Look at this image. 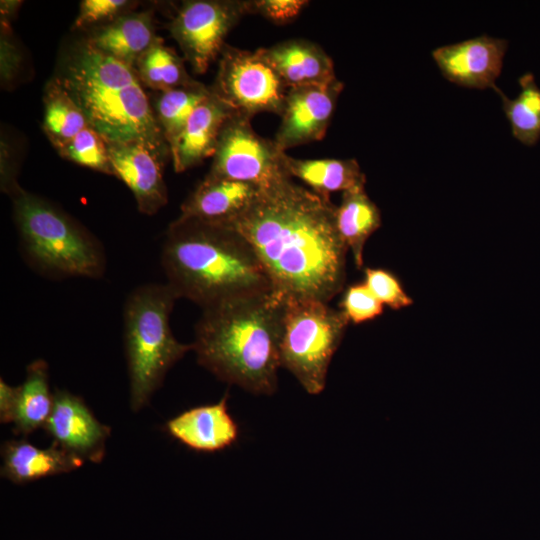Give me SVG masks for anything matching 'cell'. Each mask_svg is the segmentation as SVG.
Instances as JSON below:
<instances>
[{"label": "cell", "mask_w": 540, "mask_h": 540, "mask_svg": "<svg viewBox=\"0 0 540 540\" xmlns=\"http://www.w3.org/2000/svg\"><path fill=\"white\" fill-rule=\"evenodd\" d=\"M508 41L482 35L438 47L432 57L442 75L457 85L497 89L495 84L503 68Z\"/></svg>", "instance_id": "4fadbf2b"}, {"label": "cell", "mask_w": 540, "mask_h": 540, "mask_svg": "<svg viewBox=\"0 0 540 540\" xmlns=\"http://www.w3.org/2000/svg\"><path fill=\"white\" fill-rule=\"evenodd\" d=\"M363 282L384 307L401 310L414 303L400 279L387 269L366 267Z\"/></svg>", "instance_id": "f1b7e54d"}, {"label": "cell", "mask_w": 540, "mask_h": 540, "mask_svg": "<svg viewBox=\"0 0 540 540\" xmlns=\"http://www.w3.org/2000/svg\"><path fill=\"white\" fill-rule=\"evenodd\" d=\"M212 92L235 114L252 118L268 112L281 116L288 87L261 48H223Z\"/></svg>", "instance_id": "ba28073f"}, {"label": "cell", "mask_w": 540, "mask_h": 540, "mask_svg": "<svg viewBox=\"0 0 540 540\" xmlns=\"http://www.w3.org/2000/svg\"><path fill=\"white\" fill-rule=\"evenodd\" d=\"M85 114L57 77L46 86L43 130L56 150L87 128Z\"/></svg>", "instance_id": "cb8c5ba5"}, {"label": "cell", "mask_w": 540, "mask_h": 540, "mask_svg": "<svg viewBox=\"0 0 540 540\" xmlns=\"http://www.w3.org/2000/svg\"><path fill=\"white\" fill-rule=\"evenodd\" d=\"M250 122V118L235 113L227 119L206 176L245 182L259 189L290 177L287 154L274 140L258 135Z\"/></svg>", "instance_id": "9c48e42d"}, {"label": "cell", "mask_w": 540, "mask_h": 540, "mask_svg": "<svg viewBox=\"0 0 540 540\" xmlns=\"http://www.w3.org/2000/svg\"><path fill=\"white\" fill-rule=\"evenodd\" d=\"M143 85L158 92L196 82L186 71L184 60L159 38L135 63Z\"/></svg>", "instance_id": "484cf974"}, {"label": "cell", "mask_w": 540, "mask_h": 540, "mask_svg": "<svg viewBox=\"0 0 540 540\" xmlns=\"http://www.w3.org/2000/svg\"><path fill=\"white\" fill-rule=\"evenodd\" d=\"M57 151L60 156L78 165L102 173L113 174L108 145L90 126Z\"/></svg>", "instance_id": "83f0119b"}, {"label": "cell", "mask_w": 540, "mask_h": 540, "mask_svg": "<svg viewBox=\"0 0 540 540\" xmlns=\"http://www.w3.org/2000/svg\"><path fill=\"white\" fill-rule=\"evenodd\" d=\"M519 84L521 90L514 99L508 98L499 88L495 91L501 97L514 137L531 146L540 138V88L531 73L522 75Z\"/></svg>", "instance_id": "4316f807"}, {"label": "cell", "mask_w": 540, "mask_h": 540, "mask_svg": "<svg viewBox=\"0 0 540 540\" xmlns=\"http://www.w3.org/2000/svg\"><path fill=\"white\" fill-rule=\"evenodd\" d=\"M342 292L339 309L349 323L362 324L376 319L384 312V306L364 282L351 284Z\"/></svg>", "instance_id": "f546056e"}, {"label": "cell", "mask_w": 540, "mask_h": 540, "mask_svg": "<svg viewBox=\"0 0 540 540\" xmlns=\"http://www.w3.org/2000/svg\"><path fill=\"white\" fill-rule=\"evenodd\" d=\"M132 6L133 2L127 0H83L73 28L80 29L102 22L108 24L128 13Z\"/></svg>", "instance_id": "4dcf8cb0"}, {"label": "cell", "mask_w": 540, "mask_h": 540, "mask_svg": "<svg viewBox=\"0 0 540 540\" xmlns=\"http://www.w3.org/2000/svg\"><path fill=\"white\" fill-rule=\"evenodd\" d=\"M1 456V475L15 484L71 472L84 463L56 443L48 448H39L27 440L4 442Z\"/></svg>", "instance_id": "d6986e66"}, {"label": "cell", "mask_w": 540, "mask_h": 540, "mask_svg": "<svg viewBox=\"0 0 540 540\" xmlns=\"http://www.w3.org/2000/svg\"><path fill=\"white\" fill-rule=\"evenodd\" d=\"M57 79L107 145L137 142L165 157L170 154L152 103L132 66L85 40L69 53Z\"/></svg>", "instance_id": "277c9868"}, {"label": "cell", "mask_w": 540, "mask_h": 540, "mask_svg": "<svg viewBox=\"0 0 540 540\" xmlns=\"http://www.w3.org/2000/svg\"><path fill=\"white\" fill-rule=\"evenodd\" d=\"M349 321L340 309L312 299L285 301L281 340V367L287 369L311 395L325 386L333 355Z\"/></svg>", "instance_id": "52a82bcc"}, {"label": "cell", "mask_w": 540, "mask_h": 540, "mask_svg": "<svg viewBox=\"0 0 540 540\" xmlns=\"http://www.w3.org/2000/svg\"><path fill=\"white\" fill-rule=\"evenodd\" d=\"M251 1L189 0L183 2L169 30L194 73H205L220 57L229 32L246 15Z\"/></svg>", "instance_id": "30bf717a"}, {"label": "cell", "mask_w": 540, "mask_h": 540, "mask_svg": "<svg viewBox=\"0 0 540 540\" xmlns=\"http://www.w3.org/2000/svg\"><path fill=\"white\" fill-rule=\"evenodd\" d=\"M210 93V87L198 81L188 86L158 92L152 107L170 149L181 135L193 111Z\"/></svg>", "instance_id": "d4e9b609"}, {"label": "cell", "mask_w": 540, "mask_h": 540, "mask_svg": "<svg viewBox=\"0 0 540 540\" xmlns=\"http://www.w3.org/2000/svg\"><path fill=\"white\" fill-rule=\"evenodd\" d=\"M13 195L14 220L28 264L50 278H101L105 250L86 228L47 200L22 190Z\"/></svg>", "instance_id": "5b68a950"}, {"label": "cell", "mask_w": 540, "mask_h": 540, "mask_svg": "<svg viewBox=\"0 0 540 540\" xmlns=\"http://www.w3.org/2000/svg\"><path fill=\"white\" fill-rule=\"evenodd\" d=\"M175 290L166 282L136 287L123 309L124 346L130 383V406L139 411L162 385L167 372L193 350L170 328Z\"/></svg>", "instance_id": "8992f818"}, {"label": "cell", "mask_w": 540, "mask_h": 540, "mask_svg": "<svg viewBox=\"0 0 540 540\" xmlns=\"http://www.w3.org/2000/svg\"><path fill=\"white\" fill-rule=\"evenodd\" d=\"M335 217L338 233L361 269L365 244L382 224L380 209L361 187L342 193Z\"/></svg>", "instance_id": "7402d4cb"}, {"label": "cell", "mask_w": 540, "mask_h": 540, "mask_svg": "<svg viewBox=\"0 0 540 540\" xmlns=\"http://www.w3.org/2000/svg\"><path fill=\"white\" fill-rule=\"evenodd\" d=\"M234 112L211 90L189 117L170 149L176 172H184L214 155L223 125Z\"/></svg>", "instance_id": "2e32d148"}, {"label": "cell", "mask_w": 540, "mask_h": 540, "mask_svg": "<svg viewBox=\"0 0 540 540\" xmlns=\"http://www.w3.org/2000/svg\"><path fill=\"white\" fill-rule=\"evenodd\" d=\"M258 191L253 184L205 176L182 203L179 217L226 224L247 209Z\"/></svg>", "instance_id": "e0dca14e"}, {"label": "cell", "mask_w": 540, "mask_h": 540, "mask_svg": "<svg viewBox=\"0 0 540 540\" xmlns=\"http://www.w3.org/2000/svg\"><path fill=\"white\" fill-rule=\"evenodd\" d=\"M44 429L53 443L93 463L103 460L111 432L81 397L58 389L53 393V408Z\"/></svg>", "instance_id": "7c38bea8"}, {"label": "cell", "mask_w": 540, "mask_h": 540, "mask_svg": "<svg viewBox=\"0 0 540 540\" xmlns=\"http://www.w3.org/2000/svg\"><path fill=\"white\" fill-rule=\"evenodd\" d=\"M228 393L218 402L190 408L170 419L165 429L180 443L197 452H218L234 445L239 426L228 411Z\"/></svg>", "instance_id": "9a60e30c"}, {"label": "cell", "mask_w": 540, "mask_h": 540, "mask_svg": "<svg viewBox=\"0 0 540 540\" xmlns=\"http://www.w3.org/2000/svg\"><path fill=\"white\" fill-rule=\"evenodd\" d=\"M252 14H259L274 24L295 19L309 4L306 0H250Z\"/></svg>", "instance_id": "1f68e13d"}, {"label": "cell", "mask_w": 540, "mask_h": 540, "mask_svg": "<svg viewBox=\"0 0 540 540\" xmlns=\"http://www.w3.org/2000/svg\"><path fill=\"white\" fill-rule=\"evenodd\" d=\"M161 263L178 297L202 309L272 291L252 246L223 224L178 217L166 231Z\"/></svg>", "instance_id": "3957f363"}, {"label": "cell", "mask_w": 540, "mask_h": 540, "mask_svg": "<svg viewBox=\"0 0 540 540\" xmlns=\"http://www.w3.org/2000/svg\"><path fill=\"white\" fill-rule=\"evenodd\" d=\"M113 175L133 193L138 210L156 214L168 202L163 166L167 157L142 143L108 145Z\"/></svg>", "instance_id": "5bb4252c"}, {"label": "cell", "mask_w": 540, "mask_h": 540, "mask_svg": "<svg viewBox=\"0 0 540 540\" xmlns=\"http://www.w3.org/2000/svg\"><path fill=\"white\" fill-rule=\"evenodd\" d=\"M291 178L300 179L309 189L330 199L332 192L365 187L366 176L355 159H296L287 155Z\"/></svg>", "instance_id": "44dd1931"}, {"label": "cell", "mask_w": 540, "mask_h": 540, "mask_svg": "<svg viewBox=\"0 0 540 540\" xmlns=\"http://www.w3.org/2000/svg\"><path fill=\"white\" fill-rule=\"evenodd\" d=\"M284 310L285 301L272 291L202 309L192 343L198 363L248 392L274 394Z\"/></svg>", "instance_id": "7a4b0ae2"}, {"label": "cell", "mask_w": 540, "mask_h": 540, "mask_svg": "<svg viewBox=\"0 0 540 540\" xmlns=\"http://www.w3.org/2000/svg\"><path fill=\"white\" fill-rule=\"evenodd\" d=\"M53 408V394L49 388L48 365L42 360L27 366L26 378L19 386L14 433L29 435L44 428Z\"/></svg>", "instance_id": "603a6c76"}, {"label": "cell", "mask_w": 540, "mask_h": 540, "mask_svg": "<svg viewBox=\"0 0 540 540\" xmlns=\"http://www.w3.org/2000/svg\"><path fill=\"white\" fill-rule=\"evenodd\" d=\"M343 88V82L337 78L289 88L274 139L277 146L285 152L289 148L321 140Z\"/></svg>", "instance_id": "8fae6325"}, {"label": "cell", "mask_w": 540, "mask_h": 540, "mask_svg": "<svg viewBox=\"0 0 540 540\" xmlns=\"http://www.w3.org/2000/svg\"><path fill=\"white\" fill-rule=\"evenodd\" d=\"M335 214L330 199L286 177L223 225L249 242L277 296L329 303L344 290L348 252Z\"/></svg>", "instance_id": "6da1fadb"}, {"label": "cell", "mask_w": 540, "mask_h": 540, "mask_svg": "<svg viewBox=\"0 0 540 540\" xmlns=\"http://www.w3.org/2000/svg\"><path fill=\"white\" fill-rule=\"evenodd\" d=\"M150 11L128 12L98 28L86 41L98 51L134 68L158 40Z\"/></svg>", "instance_id": "ffe728a7"}, {"label": "cell", "mask_w": 540, "mask_h": 540, "mask_svg": "<svg viewBox=\"0 0 540 540\" xmlns=\"http://www.w3.org/2000/svg\"><path fill=\"white\" fill-rule=\"evenodd\" d=\"M261 50L288 89L336 78L332 59L312 41L289 39Z\"/></svg>", "instance_id": "ac0fdd59"}, {"label": "cell", "mask_w": 540, "mask_h": 540, "mask_svg": "<svg viewBox=\"0 0 540 540\" xmlns=\"http://www.w3.org/2000/svg\"><path fill=\"white\" fill-rule=\"evenodd\" d=\"M19 386L8 385L3 379L0 380V422L3 424L14 423Z\"/></svg>", "instance_id": "d6a6232c"}]
</instances>
